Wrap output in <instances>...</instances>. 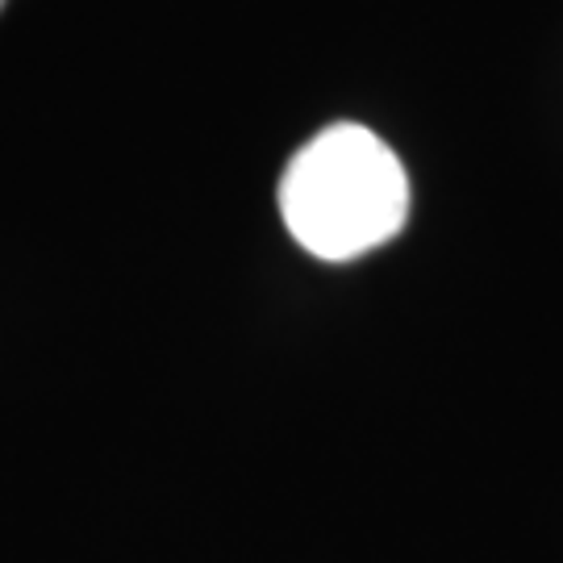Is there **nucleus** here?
<instances>
[{
    "label": "nucleus",
    "mask_w": 563,
    "mask_h": 563,
    "mask_svg": "<svg viewBox=\"0 0 563 563\" xmlns=\"http://www.w3.org/2000/svg\"><path fill=\"white\" fill-rule=\"evenodd\" d=\"M0 9H4V0H0Z\"/></svg>",
    "instance_id": "obj_2"
},
{
    "label": "nucleus",
    "mask_w": 563,
    "mask_h": 563,
    "mask_svg": "<svg viewBox=\"0 0 563 563\" xmlns=\"http://www.w3.org/2000/svg\"><path fill=\"white\" fill-rule=\"evenodd\" d=\"M280 213L309 255L325 263L360 260L397 239L409 218L405 163L367 125H325L284 167Z\"/></svg>",
    "instance_id": "obj_1"
}]
</instances>
